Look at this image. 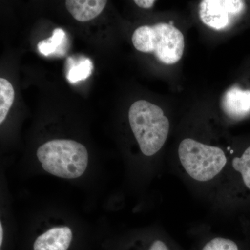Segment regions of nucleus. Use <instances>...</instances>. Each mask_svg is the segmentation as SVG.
Wrapping results in <instances>:
<instances>
[{"instance_id": "1", "label": "nucleus", "mask_w": 250, "mask_h": 250, "mask_svg": "<svg viewBox=\"0 0 250 250\" xmlns=\"http://www.w3.org/2000/svg\"><path fill=\"white\" fill-rule=\"evenodd\" d=\"M130 126L141 152L152 156L165 144L170 123L160 107L146 100L131 105L129 111Z\"/></svg>"}, {"instance_id": "2", "label": "nucleus", "mask_w": 250, "mask_h": 250, "mask_svg": "<svg viewBox=\"0 0 250 250\" xmlns=\"http://www.w3.org/2000/svg\"><path fill=\"white\" fill-rule=\"evenodd\" d=\"M36 154L46 172L62 178H78L88 166L86 148L72 140L48 141L38 149Z\"/></svg>"}, {"instance_id": "3", "label": "nucleus", "mask_w": 250, "mask_h": 250, "mask_svg": "<svg viewBox=\"0 0 250 250\" xmlns=\"http://www.w3.org/2000/svg\"><path fill=\"white\" fill-rule=\"evenodd\" d=\"M132 42L137 50L154 54L158 61L166 65L178 62L185 46L182 33L167 23L141 26L135 30Z\"/></svg>"}, {"instance_id": "4", "label": "nucleus", "mask_w": 250, "mask_h": 250, "mask_svg": "<svg viewBox=\"0 0 250 250\" xmlns=\"http://www.w3.org/2000/svg\"><path fill=\"white\" fill-rule=\"evenodd\" d=\"M179 156L187 173L199 182H207L214 178L227 163L225 152L220 148L191 139H186L181 142Z\"/></svg>"}, {"instance_id": "5", "label": "nucleus", "mask_w": 250, "mask_h": 250, "mask_svg": "<svg viewBox=\"0 0 250 250\" xmlns=\"http://www.w3.org/2000/svg\"><path fill=\"white\" fill-rule=\"evenodd\" d=\"M245 6L240 0H205L200 5V17L206 25L221 30L232 24Z\"/></svg>"}, {"instance_id": "6", "label": "nucleus", "mask_w": 250, "mask_h": 250, "mask_svg": "<svg viewBox=\"0 0 250 250\" xmlns=\"http://www.w3.org/2000/svg\"><path fill=\"white\" fill-rule=\"evenodd\" d=\"M222 106L225 113L230 118H244L250 113V90L232 87L224 95Z\"/></svg>"}, {"instance_id": "7", "label": "nucleus", "mask_w": 250, "mask_h": 250, "mask_svg": "<svg viewBox=\"0 0 250 250\" xmlns=\"http://www.w3.org/2000/svg\"><path fill=\"white\" fill-rule=\"evenodd\" d=\"M72 240V233L70 228H52L36 240L34 250H67Z\"/></svg>"}, {"instance_id": "8", "label": "nucleus", "mask_w": 250, "mask_h": 250, "mask_svg": "<svg viewBox=\"0 0 250 250\" xmlns=\"http://www.w3.org/2000/svg\"><path fill=\"white\" fill-rule=\"evenodd\" d=\"M106 0H67L65 6L73 18L80 22H88L103 12Z\"/></svg>"}, {"instance_id": "9", "label": "nucleus", "mask_w": 250, "mask_h": 250, "mask_svg": "<svg viewBox=\"0 0 250 250\" xmlns=\"http://www.w3.org/2000/svg\"><path fill=\"white\" fill-rule=\"evenodd\" d=\"M15 91L14 87L9 81L0 79V123L2 124L6 119L10 108L14 103Z\"/></svg>"}, {"instance_id": "10", "label": "nucleus", "mask_w": 250, "mask_h": 250, "mask_svg": "<svg viewBox=\"0 0 250 250\" xmlns=\"http://www.w3.org/2000/svg\"><path fill=\"white\" fill-rule=\"evenodd\" d=\"M66 39L65 31L62 29H56L50 38L47 40L40 41L37 47L39 52L42 55L49 56L55 53Z\"/></svg>"}, {"instance_id": "11", "label": "nucleus", "mask_w": 250, "mask_h": 250, "mask_svg": "<svg viewBox=\"0 0 250 250\" xmlns=\"http://www.w3.org/2000/svg\"><path fill=\"white\" fill-rule=\"evenodd\" d=\"M232 166L233 169L241 174L244 187L250 191V146L240 157L233 159Z\"/></svg>"}, {"instance_id": "12", "label": "nucleus", "mask_w": 250, "mask_h": 250, "mask_svg": "<svg viewBox=\"0 0 250 250\" xmlns=\"http://www.w3.org/2000/svg\"><path fill=\"white\" fill-rule=\"evenodd\" d=\"M93 72V63L90 59H86L73 65L69 70L67 80L72 83L86 80Z\"/></svg>"}, {"instance_id": "13", "label": "nucleus", "mask_w": 250, "mask_h": 250, "mask_svg": "<svg viewBox=\"0 0 250 250\" xmlns=\"http://www.w3.org/2000/svg\"><path fill=\"white\" fill-rule=\"evenodd\" d=\"M200 250H243V248L229 238L215 237L207 242Z\"/></svg>"}, {"instance_id": "14", "label": "nucleus", "mask_w": 250, "mask_h": 250, "mask_svg": "<svg viewBox=\"0 0 250 250\" xmlns=\"http://www.w3.org/2000/svg\"><path fill=\"white\" fill-rule=\"evenodd\" d=\"M134 2L143 9H150L155 4L156 1L154 0H136Z\"/></svg>"}, {"instance_id": "15", "label": "nucleus", "mask_w": 250, "mask_h": 250, "mask_svg": "<svg viewBox=\"0 0 250 250\" xmlns=\"http://www.w3.org/2000/svg\"><path fill=\"white\" fill-rule=\"evenodd\" d=\"M2 240H3V229H2V225L1 223L0 224V246H1L2 245Z\"/></svg>"}]
</instances>
